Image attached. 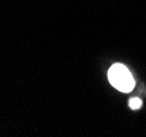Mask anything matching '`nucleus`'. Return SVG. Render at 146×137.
<instances>
[{
  "label": "nucleus",
  "mask_w": 146,
  "mask_h": 137,
  "mask_svg": "<svg viewBox=\"0 0 146 137\" xmlns=\"http://www.w3.org/2000/svg\"><path fill=\"white\" fill-rule=\"evenodd\" d=\"M108 79L121 92H130L134 88V79L129 69L121 64H115L108 71Z\"/></svg>",
  "instance_id": "f257e3e1"
},
{
  "label": "nucleus",
  "mask_w": 146,
  "mask_h": 137,
  "mask_svg": "<svg viewBox=\"0 0 146 137\" xmlns=\"http://www.w3.org/2000/svg\"><path fill=\"white\" fill-rule=\"evenodd\" d=\"M130 106H131V109H133V110H139L142 105V101H141L139 98H133V99L130 100Z\"/></svg>",
  "instance_id": "f03ea898"
}]
</instances>
